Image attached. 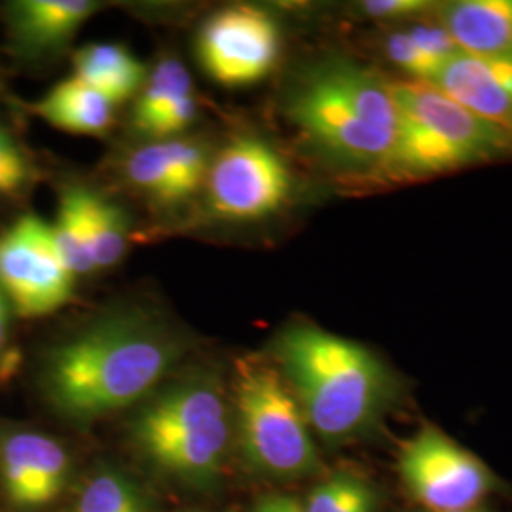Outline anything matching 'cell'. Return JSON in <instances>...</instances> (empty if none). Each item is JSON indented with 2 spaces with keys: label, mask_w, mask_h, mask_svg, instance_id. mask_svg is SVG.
Wrapping results in <instances>:
<instances>
[{
  "label": "cell",
  "mask_w": 512,
  "mask_h": 512,
  "mask_svg": "<svg viewBox=\"0 0 512 512\" xmlns=\"http://www.w3.org/2000/svg\"><path fill=\"white\" fill-rule=\"evenodd\" d=\"M435 4L425 0H368L361 12L374 19H410L431 10Z\"/></svg>",
  "instance_id": "25"
},
{
  "label": "cell",
  "mask_w": 512,
  "mask_h": 512,
  "mask_svg": "<svg viewBox=\"0 0 512 512\" xmlns=\"http://www.w3.org/2000/svg\"><path fill=\"white\" fill-rule=\"evenodd\" d=\"M181 355L183 340L160 319L110 311L50 351L44 391L65 420L86 427L148 397Z\"/></svg>",
  "instance_id": "1"
},
{
  "label": "cell",
  "mask_w": 512,
  "mask_h": 512,
  "mask_svg": "<svg viewBox=\"0 0 512 512\" xmlns=\"http://www.w3.org/2000/svg\"><path fill=\"white\" fill-rule=\"evenodd\" d=\"M205 190L209 211L217 219L255 222L272 217L289 202L293 175L266 141L238 137L211 160Z\"/></svg>",
  "instance_id": "7"
},
{
  "label": "cell",
  "mask_w": 512,
  "mask_h": 512,
  "mask_svg": "<svg viewBox=\"0 0 512 512\" xmlns=\"http://www.w3.org/2000/svg\"><path fill=\"white\" fill-rule=\"evenodd\" d=\"M116 105L105 95L82 84L74 76L55 84L33 105V112L50 126L74 133L101 137L109 131Z\"/></svg>",
  "instance_id": "16"
},
{
  "label": "cell",
  "mask_w": 512,
  "mask_h": 512,
  "mask_svg": "<svg viewBox=\"0 0 512 512\" xmlns=\"http://www.w3.org/2000/svg\"><path fill=\"white\" fill-rule=\"evenodd\" d=\"M73 76L95 92L105 95L116 107L141 92L147 80L145 65L118 44H90L73 59Z\"/></svg>",
  "instance_id": "17"
},
{
  "label": "cell",
  "mask_w": 512,
  "mask_h": 512,
  "mask_svg": "<svg viewBox=\"0 0 512 512\" xmlns=\"http://www.w3.org/2000/svg\"><path fill=\"white\" fill-rule=\"evenodd\" d=\"M458 52L440 23H416L385 38V54L393 65L412 76V82L429 84Z\"/></svg>",
  "instance_id": "18"
},
{
  "label": "cell",
  "mask_w": 512,
  "mask_h": 512,
  "mask_svg": "<svg viewBox=\"0 0 512 512\" xmlns=\"http://www.w3.org/2000/svg\"><path fill=\"white\" fill-rule=\"evenodd\" d=\"M211 156L196 141L165 139L137 148L124 162L133 188L156 203H181L196 196L207 181Z\"/></svg>",
  "instance_id": "12"
},
{
  "label": "cell",
  "mask_w": 512,
  "mask_h": 512,
  "mask_svg": "<svg viewBox=\"0 0 512 512\" xmlns=\"http://www.w3.org/2000/svg\"><path fill=\"white\" fill-rule=\"evenodd\" d=\"M203 71L226 88H245L274 71L281 52L275 19L255 6H230L207 19L196 40Z\"/></svg>",
  "instance_id": "10"
},
{
  "label": "cell",
  "mask_w": 512,
  "mask_h": 512,
  "mask_svg": "<svg viewBox=\"0 0 512 512\" xmlns=\"http://www.w3.org/2000/svg\"><path fill=\"white\" fill-rule=\"evenodd\" d=\"M429 84L512 137V57L458 52Z\"/></svg>",
  "instance_id": "13"
},
{
  "label": "cell",
  "mask_w": 512,
  "mask_h": 512,
  "mask_svg": "<svg viewBox=\"0 0 512 512\" xmlns=\"http://www.w3.org/2000/svg\"><path fill=\"white\" fill-rule=\"evenodd\" d=\"M437 12L459 52L512 57V0H458Z\"/></svg>",
  "instance_id": "15"
},
{
  "label": "cell",
  "mask_w": 512,
  "mask_h": 512,
  "mask_svg": "<svg viewBox=\"0 0 512 512\" xmlns=\"http://www.w3.org/2000/svg\"><path fill=\"white\" fill-rule=\"evenodd\" d=\"M12 310L8 298L0 291V380L12 374L18 365V353L12 348Z\"/></svg>",
  "instance_id": "26"
},
{
  "label": "cell",
  "mask_w": 512,
  "mask_h": 512,
  "mask_svg": "<svg viewBox=\"0 0 512 512\" xmlns=\"http://www.w3.org/2000/svg\"><path fill=\"white\" fill-rule=\"evenodd\" d=\"M101 10L93 0H18L6 10L12 46L37 59L63 50L82 25Z\"/></svg>",
  "instance_id": "14"
},
{
  "label": "cell",
  "mask_w": 512,
  "mask_h": 512,
  "mask_svg": "<svg viewBox=\"0 0 512 512\" xmlns=\"http://www.w3.org/2000/svg\"><path fill=\"white\" fill-rule=\"evenodd\" d=\"M71 458L59 440L31 429L0 431V486L21 511L42 509L63 494Z\"/></svg>",
  "instance_id": "11"
},
{
  "label": "cell",
  "mask_w": 512,
  "mask_h": 512,
  "mask_svg": "<svg viewBox=\"0 0 512 512\" xmlns=\"http://www.w3.org/2000/svg\"><path fill=\"white\" fill-rule=\"evenodd\" d=\"M25 158L29 156L19 147L16 137L0 124V165L16 164Z\"/></svg>",
  "instance_id": "27"
},
{
  "label": "cell",
  "mask_w": 512,
  "mask_h": 512,
  "mask_svg": "<svg viewBox=\"0 0 512 512\" xmlns=\"http://www.w3.org/2000/svg\"><path fill=\"white\" fill-rule=\"evenodd\" d=\"M198 114V103L194 95H188L181 99L179 103H175L171 109L162 112L147 129V137H154V139H171L173 135L181 133L184 128H188L194 118Z\"/></svg>",
  "instance_id": "24"
},
{
  "label": "cell",
  "mask_w": 512,
  "mask_h": 512,
  "mask_svg": "<svg viewBox=\"0 0 512 512\" xmlns=\"http://www.w3.org/2000/svg\"><path fill=\"white\" fill-rule=\"evenodd\" d=\"M302 507L304 512H374L376 494L365 478L338 471L319 482Z\"/></svg>",
  "instance_id": "23"
},
{
  "label": "cell",
  "mask_w": 512,
  "mask_h": 512,
  "mask_svg": "<svg viewBox=\"0 0 512 512\" xmlns=\"http://www.w3.org/2000/svg\"><path fill=\"white\" fill-rule=\"evenodd\" d=\"M194 95L192 78L179 59H164L148 76L133 109V128L147 133L150 124L184 97Z\"/></svg>",
  "instance_id": "20"
},
{
  "label": "cell",
  "mask_w": 512,
  "mask_h": 512,
  "mask_svg": "<svg viewBox=\"0 0 512 512\" xmlns=\"http://www.w3.org/2000/svg\"><path fill=\"white\" fill-rule=\"evenodd\" d=\"M452 512H488L486 509H480V507H471V509H461V511Z\"/></svg>",
  "instance_id": "29"
},
{
  "label": "cell",
  "mask_w": 512,
  "mask_h": 512,
  "mask_svg": "<svg viewBox=\"0 0 512 512\" xmlns=\"http://www.w3.org/2000/svg\"><path fill=\"white\" fill-rule=\"evenodd\" d=\"M71 512H148L145 495L116 471L93 475L74 499Z\"/></svg>",
  "instance_id": "22"
},
{
  "label": "cell",
  "mask_w": 512,
  "mask_h": 512,
  "mask_svg": "<svg viewBox=\"0 0 512 512\" xmlns=\"http://www.w3.org/2000/svg\"><path fill=\"white\" fill-rule=\"evenodd\" d=\"M232 389L239 452L253 471L300 478L321 469L310 423L272 359H238Z\"/></svg>",
  "instance_id": "6"
},
{
  "label": "cell",
  "mask_w": 512,
  "mask_h": 512,
  "mask_svg": "<svg viewBox=\"0 0 512 512\" xmlns=\"http://www.w3.org/2000/svg\"><path fill=\"white\" fill-rule=\"evenodd\" d=\"M287 116L327 162L382 177L397 131L393 84L349 61L317 65L296 86Z\"/></svg>",
  "instance_id": "3"
},
{
  "label": "cell",
  "mask_w": 512,
  "mask_h": 512,
  "mask_svg": "<svg viewBox=\"0 0 512 512\" xmlns=\"http://www.w3.org/2000/svg\"><path fill=\"white\" fill-rule=\"evenodd\" d=\"M399 471L412 497L433 512L478 507L495 486L486 463L437 427H425L406 442Z\"/></svg>",
  "instance_id": "9"
},
{
  "label": "cell",
  "mask_w": 512,
  "mask_h": 512,
  "mask_svg": "<svg viewBox=\"0 0 512 512\" xmlns=\"http://www.w3.org/2000/svg\"><path fill=\"white\" fill-rule=\"evenodd\" d=\"M274 361L311 429L327 442L368 431L395 397V380L370 349L310 323L275 338Z\"/></svg>",
  "instance_id": "2"
},
{
  "label": "cell",
  "mask_w": 512,
  "mask_h": 512,
  "mask_svg": "<svg viewBox=\"0 0 512 512\" xmlns=\"http://www.w3.org/2000/svg\"><path fill=\"white\" fill-rule=\"evenodd\" d=\"M251 512H304V507L287 495H270L258 501Z\"/></svg>",
  "instance_id": "28"
},
{
  "label": "cell",
  "mask_w": 512,
  "mask_h": 512,
  "mask_svg": "<svg viewBox=\"0 0 512 512\" xmlns=\"http://www.w3.org/2000/svg\"><path fill=\"white\" fill-rule=\"evenodd\" d=\"M230 401L209 378H190L154 395L131 421L129 437L148 465L175 482L211 488L234 435Z\"/></svg>",
  "instance_id": "4"
},
{
  "label": "cell",
  "mask_w": 512,
  "mask_h": 512,
  "mask_svg": "<svg viewBox=\"0 0 512 512\" xmlns=\"http://www.w3.org/2000/svg\"><path fill=\"white\" fill-rule=\"evenodd\" d=\"M397 131L382 177L414 183L511 156L512 137L425 82L393 84Z\"/></svg>",
  "instance_id": "5"
},
{
  "label": "cell",
  "mask_w": 512,
  "mask_h": 512,
  "mask_svg": "<svg viewBox=\"0 0 512 512\" xmlns=\"http://www.w3.org/2000/svg\"><path fill=\"white\" fill-rule=\"evenodd\" d=\"M84 194V186L63 188L57 205V215L50 224L55 249L74 277L92 274L93 270H97L93 260Z\"/></svg>",
  "instance_id": "19"
},
{
  "label": "cell",
  "mask_w": 512,
  "mask_h": 512,
  "mask_svg": "<svg viewBox=\"0 0 512 512\" xmlns=\"http://www.w3.org/2000/svg\"><path fill=\"white\" fill-rule=\"evenodd\" d=\"M86 219L92 239L93 260L97 270L116 266L128 249L126 215L118 205L97 196L86 188Z\"/></svg>",
  "instance_id": "21"
},
{
  "label": "cell",
  "mask_w": 512,
  "mask_h": 512,
  "mask_svg": "<svg viewBox=\"0 0 512 512\" xmlns=\"http://www.w3.org/2000/svg\"><path fill=\"white\" fill-rule=\"evenodd\" d=\"M0 291L23 319L52 315L71 302L74 275L57 253L46 220L23 215L0 232Z\"/></svg>",
  "instance_id": "8"
}]
</instances>
